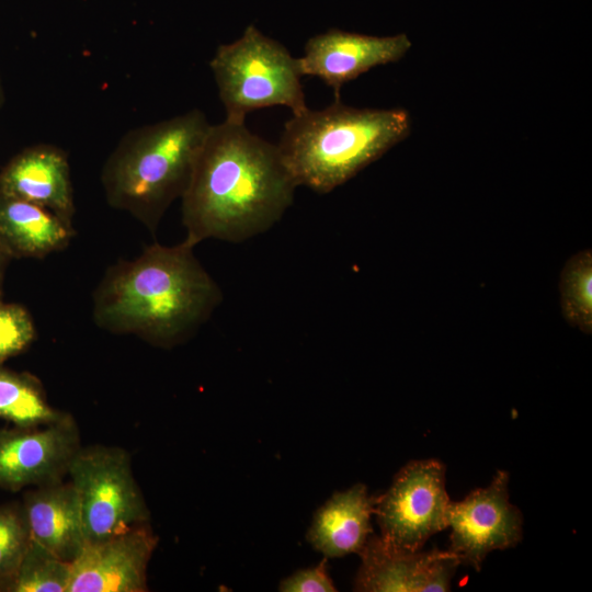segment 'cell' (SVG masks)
I'll return each mask as SVG.
<instances>
[{
  "instance_id": "6da1fadb",
  "label": "cell",
  "mask_w": 592,
  "mask_h": 592,
  "mask_svg": "<svg viewBox=\"0 0 592 592\" xmlns=\"http://www.w3.org/2000/svg\"><path fill=\"white\" fill-rule=\"evenodd\" d=\"M296 187L276 145L244 122L210 125L181 197L183 241L239 243L264 234L292 205Z\"/></svg>"
},
{
  "instance_id": "7a4b0ae2",
  "label": "cell",
  "mask_w": 592,
  "mask_h": 592,
  "mask_svg": "<svg viewBox=\"0 0 592 592\" xmlns=\"http://www.w3.org/2000/svg\"><path fill=\"white\" fill-rule=\"evenodd\" d=\"M182 241L155 242L132 260L111 265L92 297L96 326L171 348L189 339L223 300V293Z\"/></svg>"
},
{
  "instance_id": "3957f363",
  "label": "cell",
  "mask_w": 592,
  "mask_h": 592,
  "mask_svg": "<svg viewBox=\"0 0 592 592\" xmlns=\"http://www.w3.org/2000/svg\"><path fill=\"white\" fill-rule=\"evenodd\" d=\"M410 130L403 109H356L334 99L322 110L307 107L293 115L276 146L297 186L326 194L406 139Z\"/></svg>"
},
{
  "instance_id": "277c9868",
  "label": "cell",
  "mask_w": 592,
  "mask_h": 592,
  "mask_svg": "<svg viewBox=\"0 0 592 592\" xmlns=\"http://www.w3.org/2000/svg\"><path fill=\"white\" fill-rule=\"evenodd\" d=\"M210 125L194 109L128 132L102 169L109 205L155 234L167 209L184 194Z\"/></svg>"
},
{
  "instance_id": "5b68a950",
  "label": "cell",
  "mask_w": 592,
  "mask_h": 592,
  "mask_svg": "<svg viewBox=\"0 0 592 592\" xmlns=\"http://www.w3.org/2000/svg\"><path fill=\"white\" fill-rule=\"evenodd\" d=\"M209 66L225 119L244 122L248 113L269 106H286L293 115L308 107L298 58L252 24L237 41L218 46Z\"/></svg>"
},
{
  "instance_id": "8992f818",
  "label": "cell",
  "mask_w": 592,
  "mask_h": 592,
  "mask_svg": "<svg viewBox=\"0 0 592 592\" xmlns=\"http://www.w3.org/2000/svg\"><path fill=\"white\" fill-rule=\"evenodd\" d=\"M68 476L79 498L87 543L148 523L149 510L125 449L80 447Z\"/></svg>"
},
{
  "instance_id": "52a82bcc",
  "label": "cell",
  "mask_w": 592,
  "mask_h": 592,
  "mask_svg": "<svg viewBox=\"0 0 592 592\" xmlns=\"http://www.w3.org/2000/svg\"><path fill=\"white\" fill-rule=\"evenodd\" d=\"M445 470L437 459H422L409 462L396 474L374 505L385 540L402 550L418 551L432 535L447 527L451 500Z\"/></svg>"
},
{
  "instance_id": "ba28073f",
  "label": "cell",
  "mask_w": 592,
  "mask_h": 592,
  "mask_svg": "<svg viewBox=\"0 0 592 592\" xmlns=\"http://www.w3.org/2000/svg\"><path fill=\"white\" fill-rule=\"evenodd\" d=\"M509 480L508 471L498 470L488 487L475 489L462 501L448 504V550L477 571L490 551L514 547L522 539L523 516L509 501Z\"/></svg>"
},
{
  "instance_id": "9c48e42d",
  "label": "cell",
  "mask_w": 592,
  "mask_h": 592,
  "mask_svg": "<svg viewBox=\"0 0 592 592\" xmlns=\"http://www.w3.org/2000/svg\"><path fill=\"white\" fill-rule=\"evenodd\" d=\"M80 447L70 414L39 426L0 428V489L16 492L62 481Z\"/></svg>"
},
{
  "instance_id": "30bf717a",
  "label": "cell",
  "mask_w": 592,
  "mask_h": 592,
  "mask_svg": "<svg viewBox=\"0 0 592 592\" xmlns=\"http://www.w3.org/2000/svg\"><path fill=\"white\" fill-rule=\"evenodd\" d=\"M156 546L147 523L87 543L70 562L68 592L147 591V567Z\"/></svg>"
},
{
  "instance_id": "8fae6325",
  "label": "cell",
  "mask_w": 592,
  "mask_h": 592,
  "mask_svg": "<svg viewBox=\"0 0 592 592\" xmlns=\"http://www.w3.org/2000/svg\"><path fill=\"white\" fill-rule=\"evenodd\" d=\"M360 556L362 565L354 590L364 592L449 591L462 563L451 550L407 551L372 535Z\"/></svg>"
},
{
  "instance_id": "7c38bea8",
  "label": "cell",
  "mask_w": 592,
  "mask_h": 592,
  "mask_svg": "<svg viewBox=\"0 0 592 592\" xmlns=\"http://www.w3.org/2000/svg\"><path fill=\"white\" fill-rule=\"evenodd\" d=\"M411 46L405 33L372 36L331 29L307 41L298 64L303 76L319 78L340 99L346 82L374 67L400 60Z\"/></svg>"
},
{
  "instance_id": "4fadbf2b",
  "label": "cell",
  "mask_w": 592,
  "mask_h": 592,
  "mask_svg": "<svg viewBox=\"0 0 592 592\" xmlns=\"http://www.w3.org/2000/svg\"><path fill=\"white\" fill-rule=\"evenodd\" d=\"M0 191L72 223L73 193L67 155L52 145L27 147L0 171Z\"/></svg>"
},
{
  "instance_id": "5bb4252c",
  "label": "cell",
  "mask_w": 592,
  "mask_h": 592,
  "mask_svg": "<svg viewBox=\"0 0 592 592\" xmlns=\"http://www.w3.org/2000/svg\"><path fill=\"white\" fill-rule=\"evenodd\" d=\"M32 539L71 562L87 544L79 498L72 483L57 482L27 490L21 502Z\"/></svg>"
},
{
  "instance_id": "9a60e30c",
  "label": "cell",
  "mask_w": 592,
  "mask_h": 592,
  "mask_svg": "<svg viewBox=\"0 0 592 592\" xmlns=\"http://www.w3.org/2000/svg\"><path fill=\"white\" fill-rule=\"evenodd\" d=\"M376 498L362 483L334 493L315 514L307 539L326 557L360 554L371 536Z\"/></svg>"
},
{
  "instance_id": "2e32d148",
  "label": "cell",
  "mask_w": 592,
  "mask_h": 592,
  "mask_svg": "<svg viewBox=\"0 0 592 592\" xmlns=\"http://www.w3.org/2000/svg\"><path fill=\"white\" fill-rule=\"evenodd\" d=\"M75 234L72 223L0 191V246L11 258H45L65 249Z\"/></svg>"
},
{
  "instance_id": "e0dca14e",
  "label": "cell",
  "mask_w": 592,
  "mask_h": 592,
  "mask_svg": "<svg viewBox=\"0 0 592 592\" xmlns=\"http://www.w3.org/2000/svg\"><path fill=\"white\" fill-rule=\"evenodd\" d=\"M68 415L49 403L35 376L0 365V420L30 428L58 422Z\"/></svg>"
},
{
  "instance_id": "ac0fdd59",
  "label": "cell",
  "mask_w": 592,
  "mask_h": 592,
  "mask_svg": "<svg viewBox=\"0 0 592 592\" xmlns=\"http://www.w3.org/2000/svg\"><path fill=\"white\" fill-rule=\"evenodd\" d=\"M70 572V562L32 539L16 571L1 591L68 592Z\"/></svg>"
},
{
  "instance_id": "d6986e66",
  "label": "cell",
  "mask_w": 592,
  "mask_h": 592,
  "mask_svg": "<svg viewBox=\"0 0 592 592\" xmlns=\"http://www.w3.org/2000/svg\"><path fill=\"white\" fill-rule=\"evenodd\" d=\"M560 305L565 319L584 333L592 331V253H576L560 276Z\"/></svg>"
},
{
  "instance_id": "ffe728a7",
  "label": "cell",
  "mask_w": 592,
  "mask_h": 592,
  "mask_svg": "<svg viewBox=\"0 0 592 592\" xmlns=\"http://www.w3.org/2000/svg\"><path fill=\"white\" fill-rule=\"evenodd\" d=\"M32 540L22 503L0 506V591L14 574Z\"/></svg>"
},
{
  "instance_id": "44dd1931",
  "label": "cell",
  "mask_w": 592,
  "mask_h": 592,
  "mask_svg": "<svg viewBox=\"0 0 592 592\" xmlns=\"http://www.w3.org/2000/svg\"><path fill=\"white\" fill-rule=\"evenodd\" d=\"M35 334L33 318L25 307L0 301V365L27 349Z\"/></svg>"
},
{
  "instance_id": "7402d4cb",
  "label": "cell",
  "mask_w": 592,
  "mask_h": 592,
  "mask_svg": "<svg viewBox=\"0 0 592 592\" xmlns=\"http://www.w3.org/2000/svg\"><path fill=\"white\" fill-rule=\"evenodd\" d=\"M283 592H333L337 591L327 572V562L323 559L317 566L298 570L285 578L278 585Z\"/></svg>"
},
{
  "instance_id": "603a6c76",
  "label": "cell",
  "mask_w": 592,
  "mask_h": 592,
  "mask_svg": "<svg viewBox=\"0 0 592 592\" xmlns=\"http://www.w3.org/2000/svg\"><path fill=\"white\" fill-rule=\"evenodd\" d=\"M11 257L5 252V250L0 246V296L2 294V287L4 282L5 269Z\"/></svg>"
},
{
  "instance_id": "cb8c5ba5",
  "label": "cell",
  "mask_w": 592,
  "mask_h": 592,
  "mask_svg": "<svg viewBox=\"0 0 592 592\" xmlns=\"http://www.w3.org/2000/svg\"><path fill=\"white\" fill-rule=\"evenodd\" d=\"M2 102H3V91H2L1 82H0V105L2 104Z\"/></svg>"
}]
</instances>
